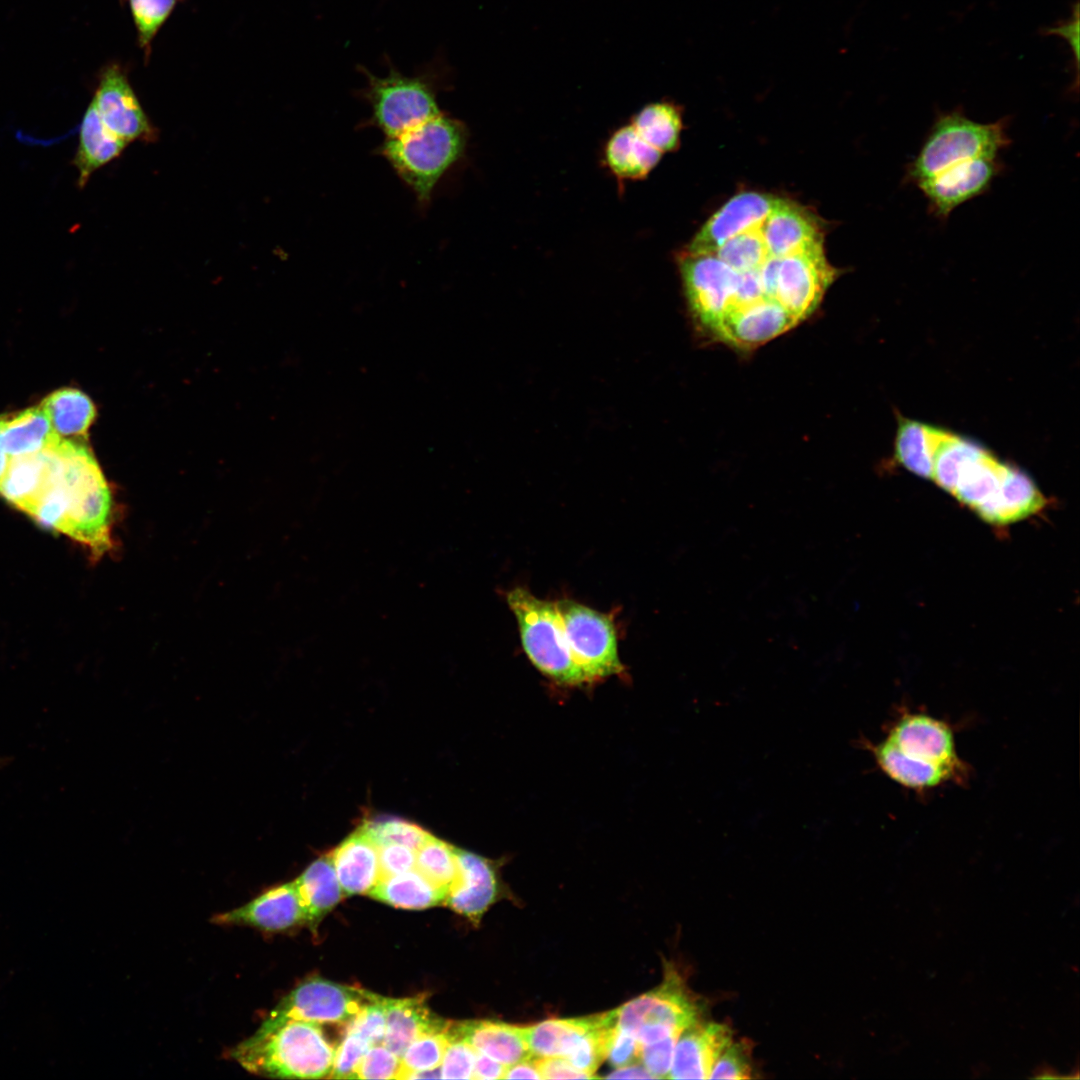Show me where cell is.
<instances>
[{"instance_id": "obj_1", "label": "cell", "mask_w": 1080, "mask_h": 1080, "mask_svg": "<svg viewBox=\"0 0 1080 1080\" xmlns=\"http://www.w3.org/2000/svg\"><path fill=\"white\" fill-rule=\"evenodd\" d=\"M0 496L40 526L81 545L105 533L114 506L91 451L79 440L61 437L36 453L9 457Z\"/></svg>"}, {"instance_id": "obj_2", "label": "cell", "mask_w": 1080, "mask_h": 1080, "mask_svg": "<svg viewBox=\"0 0 1080 1080\" xmlns=\"http://www.w3.org/2000/svg\"><path fill=\"white\" fill-rule=\"evenodd\" d=\"M335 1050L320 1024L264 1020L253 1035L230 1050L229 1056L255 1075L316 1079L330 1075Z\"/></svg>"}, {"instance_id": "obj_3", "label": "cell", "mask_w": 1080, "mask_h": 1080, "mask_svg": "<svg viewBox=\"0 0 1080 1080\" xmlns=\"http://www.w3.org/2000/svg\"><path fill=\"white\" fill-rule=\"evenodd\" d=\"M385 64L387 72L383 76L362 66L358 70L365 79L359 95L370 107V122L386 137L441 113L438 96L450 82V70L442 58L436 57L409 75L399 71L387 57Z\"/></svg>"}, {"instance_id": "obj_4", "label": "cell", "mask_w": 1080, "mask_h": 1080, "mask_svg": "<svg viewBox=\"0 0 1080 1080\" xmlns=\"http://www.w3.org/2000/svg\"><path fill=\"white\" fill-rule=\"evenodd\" d=\"M469 133L465 124L445 113L397 135L386 137L379 153L422 205L430 202L440 179L462 158Z\"/></svg>"}, {"instance_id": "obj_5", "label": "cell", "mask_w": 1080, "mask_h": 1080, "mask_svg": "<svg viewBox=\"0 0 1080 1080\" xmlns=\"http://www.w3.org/2000/svg\"><path fill=\"white\" fill-rule=\"evenodd\" d=\"M1009 123V117L980 123L968 118L960 107L939 112L906 168L905 181L917 185L957 163L999 156L1011 143Z\"/></svg>"}, {"instance_id": "obj_6", "label": "cell", "mask_w": 1080, "mask_h": 1080, "mask_svg": "<svg viewBox=\"0 0 1080 1080\" xmlns=\"http://www.w3.org/2000/svg\"><path fill=\"white\" fill-rule=\"evenodd\" d=\"M506 600L517 620L523 649L539 671L568 685L590 681L569 648L556 602L539 599L521 587L509 591Z\"/></svg>"}, {"instance_id": "obj_7", "label": "cell", "mask_w": 1080, "mask_h": 1080, "mask_svg": "<svg viewBox=\"0 0 1080 1080\" xmlns=\"http://www.w3.org/2000/svg\"><path fill=\"white\" fill-rule=\"evenodd\" d=\"M703 1008L672 966L665 969L663 982L653 990L615 1009L618 1028L628 1032L640 1045L672 1035L702 1020Z\"/></svg>"}, {"instance_id": "obj_8", "label": "cell", "mask_w": 1080, "mask_h": 1080, "mask_svg": "<svg viewBox=\"0 0 1080 1080\" xmlns=\"http://www.w3.org/2000/svg\"><path fill=\"white\" fill-rule=\"evenodd\" d=\"M617 1028L615 1010L579 1018L548 1019L522 1032L533 1057H561L595 1078Z\"/></svg>"}, {"instance_id": "obj_9", "label": "cell", "mask_w": 1080, "mask_h": 1080, "mask_svg": "<svg viewBox=\"0 0 1080 1080\" xmlns=\"http://www.w3.org/2000/svg\"><path fill=\"white\" fill-rule=\"evenodd\" d=\"M569 648L591 680L623 671L612 619L578 602H556Z\"/></svg>"}, {"instance_id": "obj_10", "label": "cell", "mask_w": 1080, "mask_h": 1080, "mask_svg": "<svg viewBox=\"0 0 1080 1080\" xmlns=\"http://www.w3.org/2000/svg\"><path fill=\"white\" fill-rule=\"evenodd\" d=\"M379 995L314 977L295 987L265 1019L303 1020L317 1024H346Z\"/></svg>"}, {"instance_id": "obj_11", "label": "cell", "mask_w": 1080, "mask_h": 1080, "mask_svg": "<svg viewBox=\"0 0 1080 1080\" xmlns=\"http://www.w3.org/2000/svg\"><path fill=\"white\" fill-rule=\"evenodd\" d=\"M884 739L915 759L948 769L960 784L968 782L970 767L958 755L954 730L948 722L902 708L889 724Z\"/></svg>"}, {"instance_id": "obj_12", "label": "cell", "mask_w": 1080, "mask_h": 1080, "mask_svg": "<svg viewBox=\"0 0 1080 1080\" xmlns=\"http://www.w3.org/2000/svg\"><path fill=\"white\" fill-rule=\"evenodd\" d=\"M679 267L690 314L709 337L728 308L735 271L715 254L686 253Z\"/></svg>"}, {"instance_id": "obj_13", "label": "cell", "mask_w": 1080, "mask_h": 1080, "mask_svg": "<svg viewBox=\"0 0 1080 1080\" xmlns=\"http://www.w3.org/2000/svg\"><path fill=\"white\" fill-rule=\"evenodd\" d=\"M839 271L830 265L823 242L780 258L778 301L799 324L819 306Z\"/></svg>"}, {"instance_id": "obj_14", "label": "cell", "mask_w": 1080, "mask_h": 1080, "mask_svg": "<svg viewBox=\"0 0 1080 1080\" xmlns=\"http://www.w3.org/2000/svg\"><path fill=\"white\" fill-rule=\"evenodd\" d=\"M1004 166L997 157H979L957 163L916 186L930 214L946 220L960 205L988 191Z\"/></svg>"}, {"instance_id": "obj_15", "label": "cell", "mask_w": 1080, "mask_h": 1080, "mask_svg": "<svg viewBox=\"0 0 1080 1080\" xmlns=\"http://www.w3.org/2000/svg\"><path fill=\"white\" fill-rule=\"evenodd\" d=\"M92 101L104 124L126 143L154 142L158 131L132 88L126 72L112 64L101 74Z\"/></svg>"}, {"instance_id": "obj_16", "label": "cell", "mask_w": 1080, "mask_h": 1080, "mask_svg": "<svg viewBox=\"0 0 1080 1080\" xmlns=\"http://www.w3.org/2000/svg\"><path fill=\"white\" fill-rule=\"evenodd\" d=\"M775 197L758 192H742L726 202L702 226L687 248L688 254H714L730 238L763 225Z\"/></svg>"}, {"instance_id": "obj_17", "label": "cell", "mask_w": 1080, "mask_h": 1080, "mask_svg": "<svg viewBox=\"0 0 1080 1080\" xmlns=\"http://www.w3.org/2000/svg\"><path fill=\"white\" fill-rule=\"evenodd\" d=\"M458 874L444 904L477 925L500 895L496 866L488 859L455 847Z\"/></svg>"}, {"instance_id": "obj_18", "label": "cell", "mask_w": 1080, "mask_h": 1080, "mask_svg": "<svg viewBox=\"0 0 1080 1080\" xmlns=\"http://www.w3.org/2000/svg\"><path fill=\"white\" fill-rule=\"evenodd\" d=\"M218 925H242L264 931H283L303 924L294 880L272 887L248 903L211 918Z\"/></svg>"}, {"instance_id": "obj_19", "label": "cell", "mask_w": 1080, "mask_h": 1080, "mask_svg": "<svg viewBox=\"0 0 1080 1080\" xmlns=\"http://www.w3.org/2000/svg\"><path fill=\"white\" fill-rule=\"evenodd\" d=\"M732 1041L727 1024L702 1019L688 1026L676 1040L668 1078L709 1079L715 1061Z\"/></svg>"}, {"instance_id": "obj_20", "label": "cell", "mask_w": 1080, "mask_h": 1080, "mask_svg": "<svg viewBox=\"0 0 1080 1080\" xmlns=\"http://www.w3.org/2000/svg\"><path fill=\"white\" fill-rule=\"evenodd\" d=\"M761 231L769 256L778 258L824 240L821 224L813 213L793 201L778 198Z\"/></svg>"}, {"instance_id": "obj_21", "label": "cell", "mask_w": 1080, "mask_h": 1080, "mask_svg": "<svg viewBox=\"0 0 1080 1080\" xmlns=\"http://www.w3.org/2000/svg\"><path fill=\"white\" fill-rule=\"evenodd\" d=\"M872 755L877 767L896 784L918 794L933 791L947 783L959 784L954 773L941 766L915 759L886 739L860 743Z\"/></svg>"}, {"instance_id": "obj_22", "label": "cell", "mask_w": 1080, "mask_h": 1080, "mask_svg": "<svg viewBox=\"0 0 1080 1080\" xmlns=\"http://www.w3.org/2000/svg\"><path fill=\"white\" fill-rule=\"evenodd\" d=\"M447 1034L505 1066L533 1057L520 1026L490 1020L450 1022Z\"/></svg>"}, {"instance_id": "obj_23", "label": "cell", "mask_w": 1080, "mask_h": 1080, "mask_svg": "<svg viewBox=\"0 0 1080 1080\" xmlns=\"http://www.w3.org/2000/svg\"><path fill=\"white\" fill-rule=\"evenodd\" d=\"M386 1030L383 1039L390 1051L400 1057L415 1039L447 1030L450 1021L434 1014L424 995L410 998H385Z\"/></svg>"}, {"instance_id": "obj_24", "label": "cell", "mask_w": 1080, "mask_h": 1080, "mask_svg": "<svg viewBox=\"0 0 1080 1080\" xmlns=\"http://www.w3.org/2000/svg\"><path fill=\"white\" fill-rule=\"evenodd\" d=\"M344 896L368 894L380 880L378 846L360 827L331 852Z\"/></svg>"}, {"instance_id": "obj_25", "label": "cell", "mask_w": 1080, "mask_h": 1080, "mask_svg": "<svg viewBox=\"0 0 1080 1080\" xmlns=\"http://www.w3.org/2000/svg\"><path fill=\"white\" fill-rule=\"evenodd\" d=\"M127 144L104 124L91 101L80 124L79 144L72 161L78 171L79 188L87 184L96 170L118 158Z\"/></svg>"}, {"instance_id": "obj_26", "label": "cell", "mask_w": 1080, "mask_h": 1080, "mask_svg": "<svg viewBox=\"0 0 1080 1080\" xmlns=\"http://www.w3.org/2000/svg\"><path fill=\"white\" fill-rule=\"evenodd\" d=\"M294 882L302 909L303 924L316 930L323 918L344 897L331 853L311 863Z\"/></svg>"}, {"instance_id": "obj_27", "label": "cell", "mask_w": 1080, "mask_h": 1080, "mask_svg": "<svg viewBox=\"0 0 1080 1080\" xmlns=\"http://www.w3.org/2000/svg\"><path fill=\"white\" fill-rule=\"evenodd\" d=\"M662 152L647 143L628 123L617 128L606 141L603 160L619 180H640L658 164Z\"/></svg>"}, {"instance_id": "obj_28", "label": "cell", "mask_w": 1080, "mask_h": 1080, "mask_svg": "<svg viewBox=\"0 0 1080 1080\" xmlns=\"http://www.w3.org/2000/svg\"><path fill=\"white\" fill-rule=\"evenodd\" d=\"M0 435L8 457L36 453L60 438L40 406L0 418Z\"/></svg>"}, {"instance_id": "obj_29", "label": "cell", "mask_w": 1080, "mask_h": 1080, "mask_svg": "<svg viewBox=\"0 0 1080 1080\" xmlns=\"http://www.w3.org/2000/svg\"><path fill=\"white\" fill-rule=\"evenodd\" d=\"M380 902L405 909H424L445 902L447 891L417 869L382 878L368 893Z\"/></svg>"}, {"instance_id": "obj_30", "label": "cell", "mask_w": 1080, "mask_h": 1080, "mask_svg": "<svg viewBox=\"0 0 1080 1080\" xmlns=\"http://www.w3.org/2000/svg\"><path fill=\"white\" fill-rule=\"evenodd\" d=\"M39 406L48 416L55 433L65 439L80 440L95 418L91 400L73 388L54 391Z\"/></svg>"}, {"instance_id": "obj_31", "label": "cell", "mask_w": 1080, "mask_h": 1080, "mask_svg": "<svg viewBox=\"0 0 1080 1080\" xmlns=\"http://www.w3.org/2000/svg\"><path fill=\"white\" fill-rule=\"evenodd\" d=\"M894 445L896 460L915 475L931 479L932 455L938 427L898 416Z\"/></svg>"}, {"instance_id": "obj_32", "label": "cell", "mask_w": 1080, "mask_h": 1080, "mask_svg": "<svg viewBox=\"0 0 1080 1080\" xmlns=\"http://www.w3.org/2000/svg\"><path fill=\"white\" fill-rule=\"evenodd\" d=\"M630 124L662 153L674 150L679 144L682 118L675 104L665 101L647 104L633 115Z\"/></svg>"}, {"instance_id": "obj_33", "label": "cell", "mask_w": 1080, "mask_h": 1080, "mask_svg": "<svg viewBox=\"0 0 1080 1080\" xmlns=\"http://www.w3.org/2000/svg\"><path fill=\"white\" fill-rule=\"evenodd\" d=\"M415 869L448 891L458 874L455 847L430 834L416 851Z\"/></svg>"}, {"instance_id": "obj_34", "label": "cell", "mask_w": 1080, "mask_h": 1080, "mask_svg": "<svg viewBox=\"0 0 1080 1080\" xmlns=\"http://www.w3.org/2000/svg\"><path fill=\"white\" fill-rule=\"evenodd\" d=\"M714 254L735 272L759 269L769 256L761 227L730 238Z\"/></svg>"}, {"instance_id": "obj_35", "label": "cell", "mask_w": 1080, "mask_h": 1080, "mask_svg": "<svg viewBox=\"0 0 1080 1080\" xmlns=\"http://www.w3.org/2000/svg\"><path fill=\"white\" fill-rule=\"evenodd\" d=\"M178 1L128 0L138 43L146 58L150 55L153 39L174 11Z\"/></svg>"}, {"instance_id": "obj_36", "label": "cell", "mask_w": 1080, "mask_h": 1080, "mask_svg": "<svg viewBox=\"0 0 1080 1080\" xmlns=\"http://www.w3.org/2000/svg\"><path fill=\"white\" fill-rule=\"evenodd\" d=\"M449 1042L447 1030L415 1039L400 1056L402 1079L410 1072L431 1070L441 1065Z\"/></svg>"}, {"instance_id": "obj_37", "label": "cell", "mask_w": 1080, "mask_h": 1080, "mask_svg": "<svg viewBox=\"0 0 1080 1080\" xmlns=\"http://www.w3.org/2000/svg\"><path fill=\"white\" fill-rule=\"evenodd\" d=\"M376 845L396 843L415 851L430 835L420 826L399 818H381L361 826Z\"/></svg>"}, {"instance_id": "obj_38", "label": "cell", "mask_w": 1080, "mask_h": 1080, "mask_svg": "<svg viewBox=\"0 0 1080 1080\" xmlns=\"http://www.w3.org/2000/svg\"><path fill=\"white\" fill-rule=\"evenodd\" d=\"M752 1045L748 1040L732 1041L712 1066L709 1079H750Z\"/></svg>"}, {"instance_id": "obj_39", "label": "cell", "mask_w": 1080, "mask_h": 1080, "mask_svg": "<svg viewBox=\"0 0 1080 1080\" xmlns=\"http://www.w3.org/2000/svg\"><path fill=\"white\" fill-rule=\"evenodd\" d=\"M353 1079H402L400 1057L383 1044L372 1045L357 1066Z\"/></svg>"}, {"instance_id": "obj_40", "label": "cell", "mask_w": 1080, "mask_h": 1080, "mask_svg": "<svg viewBox=\"0 0 1080 1080\" xmlns=\"http://www.w3.org/2000/svg\"><path fill=\"white\" fill-rule=\"evenodd\" d=\"M386 1030L385 997L366 1004L346 1023L345 1032L361 1036L371 1045L382 1044Z\"/></svg>"}, {"instance_id": "obj_41", "label": "cell", "mask_w": 1080, "mask_h": 1080, "mask_svg": "<svg viewBox=\"0 0 1080 1080\" xmlns=\"http://www.w3.org/2000/svg\"><path fill=\"white\" fill-rule=\"evenodd\" d=\"M449 1037L442 1062L441 1078L473 1079L477 1051L465 1041Z\"/></svg>"}, {"instance_id": "obj_42", "label": "cell", "mask_w": 1080, "mask_h": 1080, "mask_svg": "<svg viewBox=\"0 0 1080 1080\" xmlns=\"http://www.w3.org/2000/svg\"><path fill=\"white\" fill-rule=\"evenodd\" d=\"M371 1046L370 1042L361 1036L344 1032L341 1043L336 1047L333 1067L328 1077L353 1079L357 1066Z\"/></svg>"}, {"instance_id": "obj_43", "label": "cell", "mask_w": 1080, "mask_h": 1080, "mask_svg": "<svg viewBox=\"0 0 1080 1080\" xmlns=\"http://www.w3.org/2000/svg\"><path fill=\"white\" fill-rule=\"evenodd\" d=\"M677 1038L678 1036L672 1035L656 1042L640 1045L639 1062L654 1078H668Z\"/></svg>"}, {"instance_id": "obj_44", "label": "cell", "mask_w": 1080, "mask_h": 1080, "mask_svg": "<svg viewBox=\"0 0 1080 1080\" xmlns=\"http://www.w3.org/2000/svg\"><path fill=\"white\" fill-rule=\"evenodd\" d=\"M377 846L380 866V880L388 876L400 874L415 869V850L396 843H386Z\"/></svg>"}, {"instance_id": "obj_45", "label": "cell", "mask_w": 1080, "mask_h": 1080, "mask_svg": "<svg viewBox=\"0 0 1080 1080\" xmlns=\"http://www.w3.org/2000/svg\"><path fill=\"white\" fill-rule=\"evenodd\" d=\"M638 1041L628 1032L618 1028L610 1041L606 1058L614 1068L639 1062Z\"/></svg>"}, {"instance_id": "obj_46", "label": "cell", "mask_w": 1080, "mask_h": 1080, "mask_svg": "<svg viewBox=\"0 0 1080 1080\" xmlns=\"http://www.w3.org/2000/svg\"><path fill=\"white\" fill-rule=\"evenodd\" d=\"M1041 34L1047 36H1058L1064 39L1069 45L1073 57L1074 65L1076 67V74L1078 76L1079 68V1L1076 0L1071 9V15L1055 25L1044 27L1041 30Z\"/></svg>"}, {"instance_id": "obj_47", "label": "cell", "mask_w": 1080, "mask_h": 1080, "mask_svg": "<svg viewBox=\"0 0 1080 1080\" xmlns=\"http://www.w3.org/2000/svg\"><path fill=\"white\" fill-rule=\"evenodd\" d=\"M542 1079H590L595 1078L591 1074L573 1066L568 1060L561 1057H545L535 1059Z\"/></svg>"}, {"instance_id": "obj_48", "label": "cell", "mask_w": 1080, "mask_h": 1080, "mask_svg": "<svg viewBox=\"0 0 1080 1080\" xmlns=\"http://www.w3.org/2000/svg\"><path fill=\"white\" fill-rule=\"evenodd\" d=\"M506 1066L502 1063L477 1052L473 1079L489 1080L502 1079Z\"/></svg>"}, {"instance_id": "obj_49", "label": "cell", "mask_w": 1080, "mask_h": 1080, "mask_svg": "<svg viewBox=\"0 0 1080 1080\" xmlns=\"http://www.w3.org/2000/svg\"><path fill=\"white\" fill-rule=\"evenodd\" d=\"M502 1079H542L536 1061L532 1058L506 1066Z\"/></svg>"}, {"instance_id": "obj_50", "label": "cell", "mask_w": 1080, "mask_h": 1080, "mask_svg": "<svg viewBox=\"0 0 1080 1080\" xmlns=\"http://www.w3.org/2000/svg\"><path fill=\"white\" fill-rule=\"evenodd\" d=\"M609 1079H655L654 1076L640 1063L615 1068L605 1076Z\"/></svg>"}, {"instance_id": "obj_51", "label": "cell", "mask_w": 1080, "mask_h": 1080, "mask_svg": "<svg viewBox=\"0 0 1080 1080\" xmlns=\"http://www.w3.org/2000/svg\"><path fill=\"white\" fill-rule=\"evenodd\" d=\"M8 461H9V457H8V455H7V453H6L5 449H4V446H3L2 440H1V435H0V477L4 472Z\"/></svg>"}, {"instance_id": "obj_52", "label": "cell", "mask_w": 1080, "mask_h": 1080, "mask_svg": "<svg viewBox=\"0 0 1080 1080\" xmlns=\"http://www.w3.org/2000/svg\"><path fill=\"white\" fill-rule=\"evenodd\" d=\"M1035 1077L1040 1078V1079L1062 1078V1076L1057 1075L1055 1073V1071H1051L1050 1069H1047V1070H1042L1041 1069L1039 1072H1036Z\"/></svg>"}]
</instances>
